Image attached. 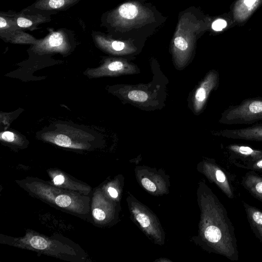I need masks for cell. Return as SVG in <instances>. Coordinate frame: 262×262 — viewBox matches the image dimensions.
<instances>
[{
    "label": "cell",
    "mask_w": 262,
    "mask_h": 262,
    "mask_svg": "<svg viewBox=\"0 0 262 262\" xmlns=\"http://www.w3.org/2000/svg\"><path fill=\"white\" fill-rule=\"evenodd\" d=\"M246 169L262 172V158L248 165L245 168Z\"/></svg>",
    "instance_id": "18"
},
{
    "label": "cell",
    "mask_w": 262,
    "mask_h": 262,
    "mask_svg": "<svg viewBox=\"0 0 262 262\" xmlns=\"http://www.w3.org/2000/svg\"><path fill=\"white\" fill-rule=\"evenodd\" d=\"M220 134L227 139L262 142V123L244 128L225 129Z\"/></svg>",
    "instance_id": "5"
},
{
    "label": "cell",
    "mask_w": 262,
    "mask_h": 262,
    "mask_svg": "<svg viewBox=\"0 0 262 262\" xmlns=\"http://www.w3.org/2000/svg\"><path fill=\"white\" fill-rule=\"evenodd\" d=\"M1 138L5 141L11 142L14 139V135L10 132H5L2 134Z\"/></svg>",
    "instance_id": "23"
},
{
    "label": "cell",
    "mask_w": 262,
    "mask_h": 262,
    "mask_svg": "<svg viewBox=\"0 0 262 262\" xmlns=\"http://www.w3.org/2000/svg\"><path fill=\"white\" fill-rule=\"evenodd\" d=\"M136 219L140 223L141 226L143 228H146L150 225V220L148 216L146 214L139 213L136 215Z\"/></svg>",
    "instance_id": "16"
},
{
    "label": "cell",
    "mask_w": 262,
    "mask_h": 262,
    "mask_svg": "<svg viewBox=\"0 0 262 262\" xmlns=\"http://www.w3.org/2000/svg\"><path fill=\"white\" fill-rule=\"evenodd\" d=\"M128 98L136 101L143 102L147 100L148 98L147 94L141 91L134 90L129 92L128 94Z\"/></svg>",
    "instance_id": "12"
},
{
    "label": "cell",
    "mask_w": 262,
    "mask_h": 262,
    "mask_svg": "<svg viewBox=\"0 0 262 262\" xmlns=\"http://www.w3.org/2000/svg\"><path fill=\"white\" fill-rule=\"evenodd\" d=\"M54 142L59 146L66 147H70L72 143L70 139L62 134L57 135L55 138Z\"/></svg>",
    "instance_id": "13"
},
{
    "label": "cell",
    "mask_w": 262,
    "mask_h": 262,
    "mask_svg": "<svg viewBox=\"0 0 262 262\" xmlns=\"http://www.w3.org/2000/svg\"><path fill=\"white\" fill-rule=\"evenodd\" d=\"M93 215L98 221H103L105 218L104 212L99 208H95L93 210Z\"/></svg>",
    "instance_id": "21"
},
{
    "label": "cell",
    "mask_w": 262,
    "mask_h": 262,
    "mask_svg": "<svg viewBox=\"0 0 262 262\" xmlns=\"http://www.w3.org/2000/svg\"><path fill=\"white\" fill-rule=\"evenodd\" d=\"M51 15L26 8L18 13L16 12L15 18L19 29L33 31L37 29L39 25L50 21Z\"/></svg>",
    "instance_id": "3"
},
{
    "label": "cell",
    "mask_w": 262,
    "mask_h": 262,
    "mask_svg": "<svg viewBox=\"0 0 262 262\" xmlns=\"http://www.w3.org/2000/svg\"><path fill=\"white\" fill-rule=\"evenodd\" d=\"M74 33L67 29L60 28L49 33L43 39L37 41V44L47 49H62L74 40Z\"/></svg>",
    "instance_id": "4"
},
{
    "label": "cell",
    "mask_w": 262,
    "mask_h": 262,
    "mask_svg": "<svg viewBox=\"0 0 262 262\" xmlns=\"http://www.w3.org/2000/svg\"><path fill=\"white\" fill-rule=\"evenodd\" d=\"M65 180L64 177L61 175L59 174L56 176L53 179L54 184L56 185H59L62 184Z\"/></svg>",
    "instance_id": "24"
},
{
    "label": "cell",
    "mask_w": 262,
    "mask_h": 262,
    "mask_svg": "<svg viewBox=\"0 0 262 262\" xmlns=\"http://www.w3.org/2000/svg\"><path fill=\"white\" fill-rule=\"evenodd\" d=\"M256 0H245L244 3L247 6H252L256 1Z\"/></svg>",
    "instance_id": "26"
},
{
    "label": "cell",
    "mask_w": 262,
    "mask_h": 262,
    "mask_svg": "<svg viewBox=\"0 0 262 262\" xmlns=\"http://www.w3.org/2000/svg\"><path fill=\"white\" fill-rule=\"evenodd\" d=\"M241 185L254 198L262 202V176L250 170L242 178Z\"/></svg>",
    "instance_id": "7"
},
{
    "label": "cell",
    "mask_w": 262,
    "mask_h": 262,
    "mask_svg": "<svg viewBox=\"0 0 262 262\" xmlns=\"http://www.w3.org/2000/svg\"><path fill=\"white\" fill-rule=\"evenodd\" d=\"M108 192L109 194H110V195L113 198H117L118 196V192H117V190L114 188H112V187L108 188Z\"/></svg>",
    "instance_id": "25"
},
{
    "label": "cell",
    "mask_w": 262,
    "mask_h": 262,
    "mask_svg": "<svg viewBox=\"0 0 262 262\" xmlns=\"http://www.w3.org/2000/svg\"><path fill=\"white\" fill-rule=\"evenodd\" d=\"M123 63L120 61H114L111 63L108 68L111 71H118L121 69L123 68Z\"/></svg>",
    "instance_id": "22"
},
{
    "label": "cell",
    "mask_w": 262,
    "mask_h": 262,
    "mask_svg": "<svg viewBox=\"0 0 262 262\" xmlns=\"http://www.w3.org/2000/svg\"><path fill=\"white\" fill-rule=\"evenodd\" d=\"M243 204L250 226L256 238L262 243V211L246 202H243Z\"/></svg>",
    "instance_id": "8"
},
{
    "label": "cell",
    "mask_w": 262,
    "mask_h": 262,
    "mask_svg": "<svg viewBox=\"0 0 262 262\" xmlns=\"http://www.w3.org/2000/svg\"><path fill=\"white\" fill-rule=\"evenodd\" d=\"M98 33L104 40L110 43L112 48L114 50L119 51L122 50L124 48L125 43L123 42L117 40H114L111 42H109L102 33L99 32H98Z\"/></svg>",
    "instance_id": "15"
},
{
    "label": "cell",
    "mask_w": 262,
    "mask_h": 262,
    "mask_svg": "<svg viewBox=\"0 0 262 262\" xmlns=\"http://www.w3.org/2000/svg\"><path fill=\"white\" fill-rule=\"evenodd\" d=\"M227 25L226 21L223 19H217L214 21L212 25V29L216 31H221Z\"/></svg>",
    "instance_id": "20"
},
{
    "label": "cell",
    "mask_w": 262,
    "mask_h": 262,
    "mask_svg": "<svg viewBox=\"0 0 262 262\" xmlns=\"http://www.w3.org/2000/svg\"><path fill=\"white\" fill-rule=\"evenodd\" d=\"M142 184L143 187L147 190L154 192L156 190L155 184L147 178H143L141 180Z\"/></svg>",
    "instance_id": "19"
},
{
    "label": "cell",
    "mask_w": 262,
    "mask_h": 262,
    "mask_svg": "<svg viewBox=\"0 0 262 262\" xmlns=\"http://www.w3.org/2000/svg\"><path fill=\"white\" fill-rule=\"evenodd\" d=\"M55 203L61 207H66L69 206L72 202L71 198L66 194L57 196L55 200Z\"/></svg>",
    "instance_id": "14"
},
{
    "label": "cell",
    "mask_w": 262,
    "mask_h": 262,
    "mask_svg": "<svg viewBox=\"0 0 262 262\" xmlns=\"http://www.w3.org/2000/svg\"><path fill=\"white\" fill-rule=\"evenodd\" d=\"M15 14L16 12L13 11L0 13V36L4 39L10 40L19 29L15 21Z\"/></svg>",
    "instance_id": "9"
},
{
    "label": "cell",
    "mask_w": 262,
    "mask_h": 262,
    "mask_svg": "<svg viewBox=\"0 0 262 262\" xmlns=\"http://www.w3.org/2000/svg\"><path fill=\"white\" fill-rule=\"evenodd\" d=\"M225 151L228 161L241 168L245 169L248 165L262 158V149L243 144H228Z\"/></svg>",
    "instance_id": "2"
},
{
    "label": "cell",
    "mask_w": 262,
    "mask_h": 262,
    "mask_svg": "<svg viewBox=\"0 0 262 262\" xmlns=\"http://www.w3.org/2000/svg\"><path fill=\"white\" fill-rule=\"evenodd\" d=\"M262 121V97L249 98L229 106L222 114L220 121L227 125H253Z\"/></svg>",
    "instance_id": "1"
},
{
    "label": "cell",
    "mask_w": 262,
    "mask_h": 262,
    "mask_svg": "<svg viewBox=\"0 0 262 262\" xmlns=\"http://www.w3.org/2000/svg\"><path fill=\"white\" fill-rule=\"evenodd\" d=\"M174 43L175 46L179 49L184 51L188 48V43L186 40L181 37L178 36L175 38L174 40Z\"/></svg>",
    "instance_id": "17"
},
{
    "label": "cell",
    "mask_w": 262,
    "mask_h": 262,
    "mask_svg": "<svg viewBox=\"0 0 262 262\" xmlns=\"http://www.w3.org/2000/svg\"><path fill=\"white\" fill-rule=\"evenodd\" d=\"M31 246L35 249L43 250L48 247L47 241L43 237L34 236L30 240Z\"/></svg>",
    "instance_id": "11"
},
{
    "label": "cell",
    "mask_w": 262,
    "mask_h": 262,
    "mask_svg": "<svg viewBox=\"0 0 262 262\" xmlns=\"http://www.w3.org/2000/svg\"><path fill=\"white\" fill-rule=\"evenodd\" d=\"M81 0H36L27 8L51 15L67 10Z\"/></svg>",
    "instance_id": "6"
},
{
    "label": "cell",
    "mask_w": 262,
    "mask_h": 262,
    "mask_svg": "<svg viewBox=\"0 0 262 262\" xmlns=\"http://www.w3.org/2000/svg\"><path fill=\"white\" fill-rule=\"evenodd\" d=\"M119 16L126 19L136 17L138 14V7L132 3H125L121 5L117 11Z\"/></svg>",
    "instance_id": "10"
}]
</instances>
